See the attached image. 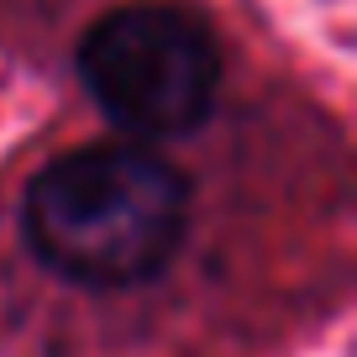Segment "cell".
I'll return each instance as SVG.
<instances>
[{
	"instance_id": "7a4b0ae2",
	"label": "cell",
	"mask_w": 357,
	"mask_h": 357,
	"mask_svg": "<svg viewBox=\"0 0 357 357\" xmlns=\"http://www.w3.org/2000/svg\"><path fill=\"white\" fill-rule=\"evenodd\" d=\"M74 74L116 137L163 147L215 116L226 53L215 26L190 6L126 0L84 26Z\"/></svg>"
},
{
	"instance_id": "6da1fadb",
	"label": "cell",
	"mask_w": 357,
	"mask_h": 357,
	"mask_svg": "<svg viewBox=\"0 0 357 357\" xmlns=\"http://www.w3.org/2000/svg\"><path fill=\"white\" fill-rule=\"evenodd\" d=\"M190 174L126 137H95L47 158L22 190V247L74 289H142L184 252Z\"/></svg>"
}]
</instances>
